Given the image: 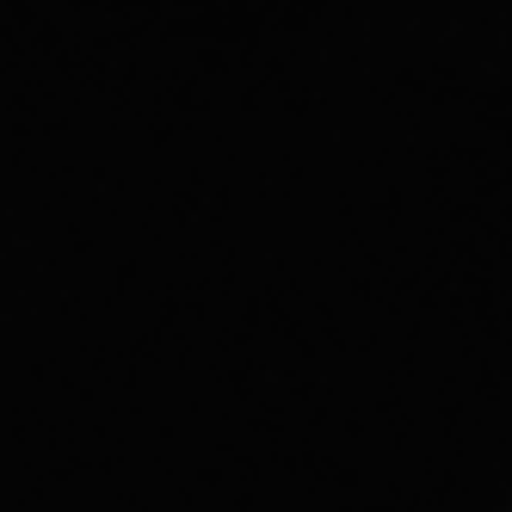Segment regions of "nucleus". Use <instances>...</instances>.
Segmentation results:
<instances>
[]
</instances>
